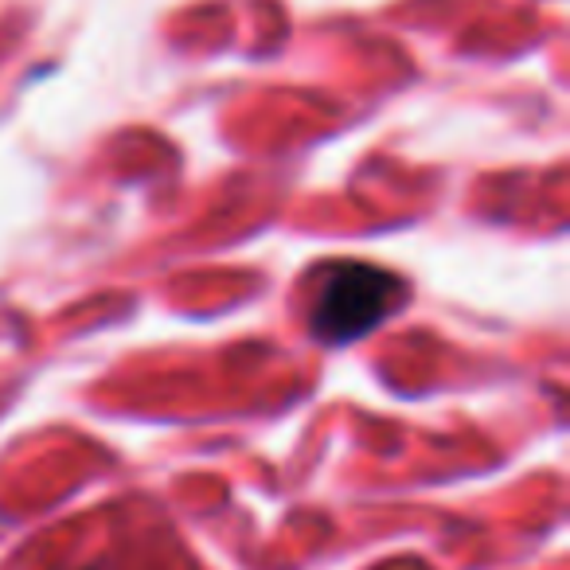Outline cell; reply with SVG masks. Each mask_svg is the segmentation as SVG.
Wrapping results in <instances>:
<instances>
[{
    "instance_id": "obj_1",
    "label": "cell",
    "mask_w": 570,
    "mask_h": 570,
    "mask_svg": "<svg viewBox=\"0 0 570 570\" xmlns=\"http://www.w3.org/2000/svg\"><path fill=\"white\" fill-rule=\"evenodd\" d=\"M399 294L403 285L387 269L364 266V262L328 266L313 302V333L328 344L360 341L395 309Z\"/></svg>"
}]
</instances>
